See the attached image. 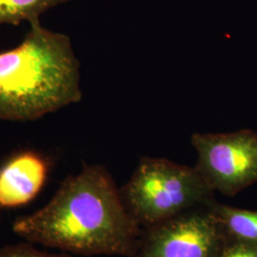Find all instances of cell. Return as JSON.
I'll return each instance as SVG.
<instances>
[{
  "label": "cell",
  "instance_id": "obj_2",
  "mask_svg": "<svg viewBox=\"0 0 257 257\" xmlns=\"http://www.w3.org/2000/svg\"><path fill=\"white\" fill-rule=\"evenodd\" d=\"M80 64L68 36L31 25L0 53V120L31 121L82 99Z\"/></svg>",
  "mask_w": 257,
  "mask_h": 257
},
{
  "label": "cell",
  "instance_id": "obj_9",
  "mask_svg": "<svg viewBox=\"0 0 257 257\" xmlns=\"http://www.w3.org/2000/svg\"><path fill=\"white\" fill-rule=\"evenodd\" d=\"M0 257H73L67 252L50 253L37 249L30 242L9 245L0 248Z\"/></svg>",
  "mask_w": 257,
  "mask_h": 257
},
{
  "label": "cell",
  "instance_id": "obj_6",
  "mask_svg": "<svg viewBox=\"0 0 257 257\" xmlns=\"http://www.w3.org/2000/svg\"><path fill=\"white\" fill-rule=\"evenodd\" d=\"M50 172L46 157L35 151L14 155L0 168V207L15 208L37 197Z\"/></svg>",
  "mask_w": 257,
  "mask_h": 257
},
{
  "label": "cell",
  "instance_id": "obj_4",
  "mask_svg": "<svg viewBox=\"0 0 257 257\" xmlns=\"http://www.w3.org/2000/svg\"><path fill=\"white\" fill-rule=\"evenodd\" d=\"M195 169L213 192L228 196L257 182V133L240 130L227 134H193Z\"/></svg>",
  "mask_w": 257,
  "mask_h": 257
},
{
  "label": "cell",
  "instance_id": "obj_1",
  "mask_svg": "<svg viewBox=\"0 0 257 257\" xmlns=\"http://www.w3.org/2000/svg\"><path fill=\"white\" fill-rule=\"evenodd\" d=\"M30 243L79 255L132 257L142 228L127 211L104 166L84 164L60 184L51 200L13 224Z\"/></svg>",
  "mask_w": 257,
  "mask_h": 257
},
{
  "label": "cell",
  "instance_id": "obj_7",
  "mask_svg": "<svg viewBox=\"0 0 257 257\" xmlns=\"http://www.w3.org/2000/svg\"><path fill=\"white\" fill-rule=\"evenodd\" d=\"M229 239L257 243V211L223 205L216 200L208 205Z\"/></svg>",
  "mask_w": 257,
  "mask_h": 257
},
{
  "label": "cell",
  "instance_id": "obj_5",
  "mask_svg": "<svg viewBox=\"0 0 257 257\" xmlns=\"http://www.w3.org/2000/svg\"><path fill=\"white\" fill-rule=\"evenodd\" d=\"M228 236L208 206L142 229L132 257H219Z\"/></svg>",
  "mask_w": 257,
  "mask_h": 257
},
{
  "label": "cell",
  "instance_id": "obj_3",
  "mask_svg": "<svg viewBox=\"0 0 257 257\" xmlns=\"http://www.w3.org/2000/svg\"><path fill=\"white\" fill-rule=\"evenodd\" d=\"M120 194L142 229L215 200L214 192L195 167L152 157L140 160Z\"/></svg>",
  "mask_w": 257,
  "mask_h": 257
},
{
  "label": "cell",
  "instance_id": "obj_8",
  "mask_svg": "<svg viewBox=\"0 0 257 257\" xmlns=\"http://www.w3.org/2000/svg\"><path fill=\"white\" fill-rule=\"evenodd\" d=\"M73 0H0V27L8 24L19 26L40 22V17L48 11Z\"/></svg>",
  "mask_w": 257,
  "mask_h": 257
},
{
  "label": "cell",
  "instance_id": "obj_10",
  "mask_svg": "<svg viewBox=\"0 0 257 257\" xmlns=\"http://www.w3.org/2000/svg\"><path fill=\"white\" fill-rule=\"evenodd\" d=\"M219 257H257V243L228 239Z\"/></svg>",
  "mask_w": 257,
  "mask_h": 257
}]
</instances>
